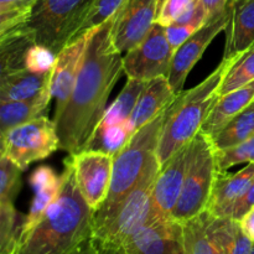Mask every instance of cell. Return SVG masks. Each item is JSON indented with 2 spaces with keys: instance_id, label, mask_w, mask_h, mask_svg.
Segmentation results:
<instances>
[{
  "instance_id": "cell-1",
  "label": "cell",
  "mask_w": 254,
  "mask_h": 254,
  "mask_svg": "<svg viewBox=\"0 0 254 254\" xmlns=\"http://www.w3.org/2000/svg\"><path fill=\"white\" fill-rule=\"evenodd\" d=\"M114 19L116 14L92 30L71 96L54 118L60 149L69 155L86 150L106 114L109 94L124 72L123 54L112 35Z\"/></svg>"
},
{
  "instance_id": "cell-2",
  "label": "cell",
  "mask_w": 254,
  "mask_h": 254,
  "mask_svg": "<svg viewBox=\"0 0 254 254\" xmlns=\"http://www.w3.org/2000/svg\"><path fill=\"white\" fill-rule=\"evenodd\" d=\"M64 165L59 196L40 222L17 240L11 254H72L92 237L94 211L77 186L69 156Z\"/></svg>"
},
{
  "instance_id": "cell-3",
  "label": "cell",
  "mask_w": 254,
  "mask_h": 254,
  "mask_svg": "<svg viewBox=\"0 0 254 254\" xmlns=\"http://www.w3.org/2000/svg\"><path fill=\"white\" fill-rule=\"evenodd\" d=\"M233 59L222 60L215 71L201 83L176 96L169 108L161 131L156 156L164 165L176 151L190 144L197 135L208 114L220 98V88Z\"/></svg>"
},
{
  "instance_id": "cell-4",
  "label": "cell",
  "mask_w": 254,
  "mask_h": 254,
  "mask_svg": "<svg viewBox=\"0 0 254 254\" xmlns=\"http://www.w3.org/2000/svg\"><path fill=\"white\" fill-rule=\"evenodd\" d=\"M170 106L171 104H169L155 119L136 130L127 145L114 155L113 174L108 196L94 212L93 226L109 217L140 180L146 166L156 155Z\"/></svg>"
},
{
  "instance_id": "cell-5",
  "label": "cell",
  "mask_w": 254,
  "mask_h": 254,
  "mask_svg": "<svg viewBox=\"0 0 254 254\" xmlns=\"http://www.w3.org/2000/svg\"><path fill=\"white\" fill-rule=\"evenodd\" d=\"M158 156H154L135 188L119 203L103 222L93 226L92 238L96 243L112 247H123L127 241L141 227L156 220L153 210V191L160 171Z\"/></svg>"
},
{
  "instance_id": "cell-6",
  "label": "cell",
  "mask_w": 254,
  "mask_h": 254,
  "mask_svg": "<svg viewBox=\"0 0 254 254\" xmlns=\"http://www.w3.org/2000/svg\"><path fill=\"white\" fill-rule=\"evenodd\" d=\"M217 174L215 146L210 136L200 130L190 143L185 183L171 220L183 223L202 213L210 201Z\"/></svg>"
},
{
  "instance_id": "cell-7",
  "label": "cell",
  "mask_w": 254,
  "mask_h": 254,
  "mask_svg": "<svg viewBox=\"0 0 254 254\" xmlns=\"http://www.w3.org/2000/svg\"><path fill=\"white\" fill-rule=\"evenodd\" d=\"M94 0H39L25 26L35 41L59 55L73 41Z\"/></svg>"
},
{
  "instance_id": "cell-8",
  "label": "cell",
  "mask_w": 254,
  "mask_h": 254,
  "mask_svg": "<svg viewBox=\"0 0 254 254\" xmlns=\"http://www.w3.org/2000/svg\"><path fill=\"white\" fill-rule=\"evenodd\" d=\"M60 149L56 123L46 116L32 119L0 134V156H5L22 171Z\"/></svg>"
},
{
  "instance_id": "cell-9",
  "label": "cell",
  "mask_w": 254,
  "mask_h": 254,
  "mask_svg": "<svg viewBox=\"0 0 254 254\" xmlns=\"http://www.w3.org/2000/svg\"><path fill=\"white\" fill-rule=\"evenodd\" d=\"M186 254H230L240 221L203 211L181 223Z\"/></svg>"
},
{
  "instance_id": "cell-10",
  "label": "cell",
  "mask_w": 254,
  "mask_h": 254,
  "mask_svg": "<svg viewBox=\"0 0 254 254\" xmlns=\"http://www.w3.org/2000/svg\"><path fill=\"white\" fill-rule=\"evenodd\" d=\"M174 49L166 36L165 27L155 24L148 36L123 56L124 73L128 78L150 81L169 77Z\"/></svg>"
},
{
  "instance_id": "cell-11",
  "label": "cell",
  "mask_w": 254,
  "mask_h": 254,
  "mask_svg": "<svg viewBox=\"0 0 254 254\" xmlns=\"http://www.w3.org/2000/svg\"><path fill=\"white\" fill-rule=\"evenodd\" d=\"M77 186L87 205L96 212L109 192L113 174V155L96 150H83L69 155Z\"/></svg>"
},
{
  "instance_id": "cell-12",
  "label": "cell",
  "mask_w": 254,
  "mask_h": 254,
  "mask_svg": "<svg viewBox=\"0 0 254 254\" xmlns=\"http://www.w3.org/2000/svg\"><path fill=\"white\" fill-rule=\"evenodd\" d=\"M160 0H124L116 12L113 41L117 49L126 54L138 46L156 24Z\"/></svg>"
},
{
  "instance_id": "cell-13",
  "label": "cell",
  "mask_w": 254,
  "mask_h": 254,
  "mask_svg": "<svg viewBox=\"0 0 254 254\" xmlns=\"http://www.w3.org/2000/svg\"><path fill=\"white\" fill-rule=\"evenodd\" d=\"M228 22V7L227 12L216 19L207 20L201 29H198L191 37H189L179 49L175 50L171 61L169 82L175 92V94L184 91V84L191 69L193 68L198 60L202 57L203 52L208 45L213 41L220 32L225 31Z\"/></svg>"
},
{
  "instance_id": "cell-14",
  "label": "cell",
  "mask_w": 254,
  "mask_h": 254,
  "mask_svg": "<svg viewBox=\"0 0 254 254\" xmlns=\"http://www.w3.org/2000/svg\"><path fill=\"white\" fill-rule=\"evenodd\" d=\"M123 248L128 254H186L183 226L171 218H156L134 233Z\"/></svg>"
},
{
  "instance_id": "cell-15",
  "label": "cell",
  "mask_w": 254,
  "mask_h": 254,
  "mask_svg": "<svg viewBox=\"0 0 254 254\" xmlns=\"http://www.w3.org/2000/svg\"><path fill=\"white\" fill-rule=\"evenodd\" d=\"M91 36L92 30L69 42L56 56L51 78V94L55 99V118L61 114L71 96Z\"/></svg>"
},
{
  "instance_id": "cell-16",
  "label": "cell",
  "mask_w": 254,
  "mask_h": 254,
  "mask_svg": "<svg viewBox=\"0 0 254 254\" xmlns=\"http://www.w3.org/2000/svg\"><path fill=\"white\" fill-rule=\"evenodd\" d=\"M189 156L190 144L176 151L161 165L153 191V210L156 217L170 218L183 191Z\"/></svg>"
},
{
  "instance_id": "cell-17",
  "label": "cell",
  "mask_w": 254,
  "mask_h": 254,
  "mask_svg": "<svg viewBox=\"0 0 254 254\" xmlns=\"http://www.w3.org/2000/svg\"><path fill=\"white\" fill-rule=\"evenodd\" d=\"M254 180V163H250L238 173L218 171L210 201L205 211L217 217H232L233 208L250 189Z\"/></svg>"
},
{
  "instance_id": "cell-18",
  "label": "cell",
  "mask_w": 254,
  "mask_h": 254,
  "mask_svg": "<svg viewBox=\"0 0 254 254\" xmlns=\"http://www.w3.org/2000/svg\"><path fill=\"white\" fill-rule=\"evenodd\" d=\"M29 183L34 190V198L29 213L22 218L17 240L26 236L40 222L47 208L55 202L61 190V175H57L50 166L41 165L32 171Z\"/></svg>"
},
{
  "instance_id": "cell-19",
  "label": "cell",
  "mask_w": 254,
  "mask_h": 254,
  "mask_svg": "<svg viewBox=\"0 0 254 254\" xmlns=\"http://www.w3.org/2000/svg\"><path fill=\"white\" fill-rule=\"evenodd\" d=\"M223 59H236L254 45V0L228 1V22L225 29Z\"/></svg>"
},
{
  "instance_id": "cell-20",
  "label": "cell",
  "mask_w": 254,
  "mask_h": 254,
  "mask_svg": "<svg viewBox=\"0 0 254 254\" xmlns=\"http://www.w3.org/2000/svg\"><path fill=\"white\" fill-rule=\"evenodd\" d=\"M176 96L178 94L171 88L168 77H158L146 82L129 119L133 130H139L155 119L169 104L173 103Z\"/></svg>"
},
{
  "instance_id": "cell-21",
  "label": "cell",
  "mask_w": 254,
  "mask_h": 254,
  "mask_svg": "<svg viewBox=\"0 0 254 254\" xmlns=\"http://www.w3.org/2000/svg\"><path fill=\"white\" fill-rule=\"evenodd\" d=\"M52 69L42 73L21 69L0 74V102L30 101L39 97L51 88Z\"/></svg>"
},
{
  "instance_id": "cell-22",
  "label": "cell",
  "mask_w": 254,
  "mask_h": 254,
  "mask_svg": "<svg viewBox=\"0 0 254 254\" xmlns=\"http://www.w3.org/2000/svg\"><path fill=\"white\" fill-rule=\"evenodd\" d=\"M252 102H254V81L221 96L208 114L201 131L212 138L233 117L247 108Z\"/></svg>"
},
{
  "instance_id": "cell-23",
  "label": "cell",
  "mask_w": 254,
  "mask_h": 254,
  "mask_svg": "<svg viewBox=\"0 0 254 254\" xmlns=\"http://www.w3.org/2000/svg\"><path fill=\"white\" fill-rule=\"evenodd\" d=\"M35 44L34 34L25 24L0 35V74L26 69L27 54Z\"/></svg>"
},
{
  "instance_id": "cell-24",
  "label": "cell",
  "mask_w": 254,
  "mask_h": 254,
  "mask_svg": "<svg viewBox=\"0 0 254 254\" xmlns=\"http://www.w3.org/2000/svg\"><path fill=\"white\" fill-rule=\"evenodd\" d=\"M51 99L54 98L50 88L30 101L0 102V134L32 119L46 116Z\"/></svg>"
},
{
  "instance_id": "cell-25",
  "label": "cell",
  "mask_w": 254,
  "mask_h": 254,
  "mask_svg": "<svg viewBox=\"0 0 254 254\" xmlns=\"http://www.w3.org/2000/svg\"><path fill=\"white\" fill-rule=\"evenodd\" d=\"M254 135V102L211 138L217 151L233 148Z\"/></svg>"
},
{
  "instance_id": "cell-26",
  "label": "cell",
  "mask_w": 254,
  "mask_h": 254,
  "mask_svg": "<svg viewBox=\"0 0 254 254\" xmlns=\"http://www.w3.org/2000/svg\"><path fill=\"white\" fill-rule=\"evenodd\" d=\"M134 133L135 131L131 128L130 121L112 126L99 124L86 150L102 151L114 156L127 145Z\"/></svg>"
},
{
  "instance_id": "cell-27",
  "label": "cell",
  "mask_w": 254,
  "mask_h": 254,
  "mask_svg": "<svg viewBox=\"0 0 254 254\" xmlns=\"http://www.w3.org/2000/svg\"><path fill=\"white\" fill-rule=\"evenodd\" d=\"M145 84L146 81L128 78L126 86L123 87L116 101L107 108L101 124L112 126V124H118L129 121Z\"/></svg>"
},
{
  "instance_id": "cell-28",
  "label": "cell",
  "mask_w": 254,
  "mask_h": 254,
  "mask_svg": "<svg viewBox=\"0 0 254 254\" xmlns=\"http://www.w3.org/2000/svg\"><path fill=\"white\" fill-rule=\"evenodd\" d=\"M206 22H207V12H206L202 1L200 0L181 19L171 24L170 26L165 27L166 36H168L174 51L179 49L189 37L192 36L198 29H201Z\"/></svg>"
},
{
  "instance_id": "cell-29",
  "label": "cell",
  "mask_w": 254,
  "mask_h": 254,
  "mask_svg": "<svg viewBox=\"0 0 254 254\" xmlns=\"http://www.w3.org/2000/svg\"><path fill=\"white\" fill-rule=\"evenodd\" d=\"M254 81V45L233 59L220 88V96L227 94Z\"/></svg>"
},
{
  "instance_id": "cell-30",
  "label": "cell",
  "mask_w": 254,
  "mask_h": 254,
  "mask_svg": "<svg viewBox=\"0 0 254 254\" xmlns=\"http://www.w3.org/2000/svg\"><path fill=\"white\" fill-rule=\"evenodd\" d=\"M21 223L14 202L0 201V254L12 253Z\"/></svg>"
},
{
  "instance_id": "cell-31",
  "label": "cell",
  "mask_w": 254,
  "mask_h": 254,
  "mask_svg": "<svg viewBox=\"0 0 254 254\" xmlns=\"http://www.w3.org/2000/svg\"><path fill=\"white\" fill-rule=\"evenodd\" d=\"M39 0H0V35L24 25Z\"/></svg>"
},
{
  "instance_id": "cell-32",
  "label": "cell",
  "mask_w": 254,
  "mask_h": 254,
  "mask_svg": "<svg viewBox=\"0 0 254 254\" xmlns=\"http://www.w3.org/2000/svg\"><path fill=\"white\" fill-rule=\"evenodd\" d=\"M22 170L5 156H0V201L15 202L21 190Z\"/></svg>"
},
{
  "instance_id": "cell-33",
  "label": "cell",
  "mask_w": 254,
  "mask_h": 254,
  "mask_svg": "<svg viewBox=\"0 0 254 254\" xmlns=\"http://www.w3.org/2000/svg\"><path fill=\"white\" fill-rule=\"evenodd\" d=\"M123 1L124 0H94V2L92 4L84 21L82 22L74 40L78 39L81 35L96 29L99 25H102L107 20L111 19L118 11V9L123 4Z\"/></svg>"
},
{
  "instance_id": "cell-34",
  "label": "cell",
  "mask_w": 254,
  "mask_h": 254,
  "mask_svg": "<svg viewBox=\"0 0 254 254\" xmlns=\"http://www.w3.org/2000/svg\"><path fill=\"white\" fill-rule=\"evenodd\" d=\"M216 159L218 171H228L230 168L240 164L254 163V135L233 148L216 150Z\"/></svg>"
},
{
  "instance_id": "cell-35",
  "label": "cell",
  "mask_w": 254,
  "mask_h": 254,
  "mask_svg": "<svg viewBox=\"0 0 254 254\" xmlns=\"http://www.w3.org/2000/svg\"><path fill=\"white\" fill-rule=\"evenodd\" d=\"M200 0H160L156 24L164 27L170 26L190 11Z\"/></svg>"
},
{
  "instance_id": "cell-36",
  "label": "cell",
  "mask_w": 254,
  "mask_h": 254,
  "mask_svg": "<svg viewBox=\"0 0 254 254\" xmlns=\"http://www.w3.org/2000/svg\"><path fill=\"white\" fill-rule=\"evenodd\" d=\"M55 61H56V55L54 52L41 45L35 44L27 54L26 69L36 73L51 71L54 68Z\"/></svg>"
},
{
  "instance_id": "cell-37",
  "label": "cell",
  "mask_w": 254,
  "mask_h": 254,
  "mask_svg": "<svg viewBox=\"0 0 254 254\" xmlns=\"http://www.w3.org/2000/svg\"><path fill=\"white\" fill-rule=\"evenodd\" d=\"M254 207V180L253 183L251 184L250 189L246 191L245 195L238 200V202L235 205V208H233L232 217L233 220L241 221V218L251 210V208Z\"/></svg>"
},
{
  "instance_id": "cell-38",
  "label": "cell",
  "mask_w": 254,
  "mask_h": 254,
  "mask_svg": "<svg viewBox=\"0 0 254 254\" xmlns=\"http://www.w3.org/2000/svg\"><path fill=\"white\" fill-rule=\"evenodd\" d=\"M253 245V241L240 227L237 236H236L235 243H233L232 248L230 251V254H252Z\"/></svg>"
},
{
  "instance_id": "cell-39",
  "label": "cell",
  "mask_w": 254,
  "mask_h": 254,
  "mask_svg": "<svg viewBox=\"0 0 254 254\" xmlns=\"http://www.w3.org/2000/svg\"><path fill=\"white\" fill-rule=\"evenodd\" d=\"M207 12V20L216 19L227 12L230 0H201Z\"/></svg>"
},
{
  "instance_id": "cell-40",
  "label": "cell",
  "mask_w": 254,
  "mask_h": 254,
  "mask_svg": "<svg viewBox=\"0 0 254 254\" xmlns=\"http://www.w3.org/2000/svg\"><path fill=\"white\" fill-rule=\"evenodd\" d=\"M243 232L254 242V207L251 208L240 221Z\"/></svg>"
},
{
  "instance_id": "cell-41",
  "label": "cell",
  "mask_w": 254,
  "mask_h": 254,
  "mask_svg": "<svg viewBox=\"0 0 254 254\" xmlns=\"http://www.w3.org/2000/svg\"><path fill=\"white\" fill-rule=\"evenodd\" d=\"M97 252V245L93 241V238H88L86 242L82 243L76 251L72 254H96Z\"/></svg>"
},
{
  "instance_id": "cell-42",
  "label": "cell",
  "mask_w": 254,
  "mask_h": 254,
  "mask_svg": "<svg viewBox=\"0 0 254 254\" xmlns=\"http://www.w3.org/2000/svg\"><path fill=\"white\" fill-rule=\"evenodd\" d=\"M97 245L96 254H127L126 250L123 247H112V246H102Z\"/></svg>"
},
{
  "instance_id": "cell-43",
  "label": "cell",
  "mask_w": 254,
  "mask_h": 254,
  "mask_svg": "<svg viewBox=\"0 0 254 254\" xmlns=\"http://www.w3.org/2000/svg\"><path fill=\"white\" fill-rule=\"evenodd\" d=\"M230 1H232V2H243V1H246V0H230Z\"/></svg>"
},
{
  "instance_id": "cell-44",
  "label": "cell",
  "mask_w": 254,
  "mask_h": 254,
  "mask_svg": "<svg viewBox=\"0 0 254 254\" xmlns=\"http://www.w3.org/2000/svg\"><path fill=\"white\" fill-rule=\"evenodd\" d=\"M252 254H254V245H253V250H252Z\"/></svg>"
},
{
  "instance_id": "cell-45",
  "label": "cell",
  "mask_w": 254,
  "mask_h": 254,
  "mask_svg": "<svg viewBox=\"0 0 254 254\" xmlns=\"http://www.w3.org/2000/svg\"><path fill=\"white\" fill-rule=\"evenodd\" d=\"M127 254H128V253H127Z\"/></svg>"
}]
</instances>
